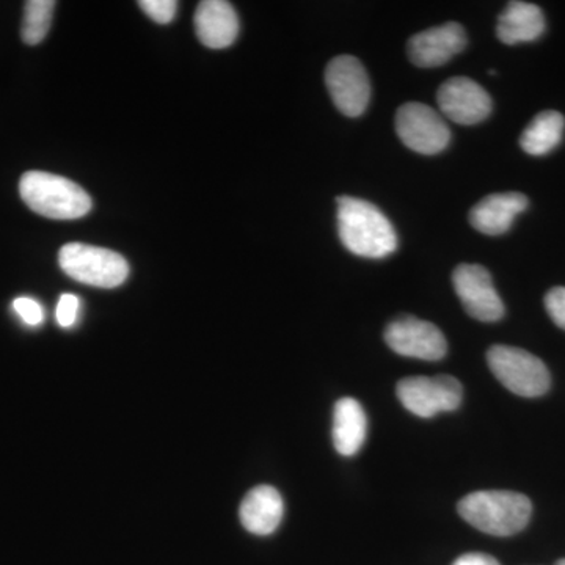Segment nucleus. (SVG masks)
Wrapping results in <instances>:
<instances>
[{
    "mask_svg": "<svg viewBox=\"0 0 565 565\" xmlns=\"http://www.w3.org/2000/svg\"><path fill=\"white\" fill-rule=\"evenodd\" d=\"M338 233L353 255L382 259L397 248V234L388 217L366 200L338 196Z\"/></svg>",
    "mask_w": 565,
    "mask_h": 565,
    "instance_id": "1",
    "label": "nucleus"
},
{
    "mask_svg": "<svg viewBox=\"0 0 565 565\" xmlns=\"http://www.w3.org/2000/svg\"><path fill=\"white\" fill-rule=\"evenodd\" d=\"M457 509L465 522L498 537H508L525 530L533 514L530 498L508 490H482L467 494Z\"/></svg>",
    "mask_w": 565,
    "mask_h": 565,
    "instance_id": "2",
    "label": "nucleus"
},
{
    "mask_svg": "<svg viewBox=\"0 0 565 565\" xmlns=\"http://www.w3.org/2000/svg\"><path fill=\"white\" fill-rule=\"evenodd\" d=\"M21 199L36 214L54 221H74L92 211V199L76 182L32 170L22 174Z\"/></svg>",
    "mask_w": 565,
    "mask_h": 565,
    "instance_id": "3",
    "label": "nucleus"
},
{
    "mask_svg": "<svg viewBox=\"0 0 565 565\" xmlns=\"http://www.w3.org/2000/svg\"><path fill=\"white\" fill-rule=\"evenodd\" d=\"M63 273L73 280L95 288L111 289L122 285L129 275V264L120 253L95 245L71 243L58 253Z\"/></svg>",
    "mask_w": 565,
    "mask_h": 565,
    "instance_id": "4",
    "label": "nucleus"
},
{
    "mask_svg": "<svg viewBox=\"0 0 565 565\" xmlns=\"http://www.w3.org/2000/svg\"><path fill=\"white\" fill-rule=\"evenodd\" d=\"M487 363L494 377L509 392L519 396H544L552 385V377L545 363L523 349L512 348V345H493L487 352Z\"/></svg>",
    "mask_w": 565,
    "mask_h": 565,
    "instance_id": "5",
    "label": "nucleus"
},
{
    "mask_svg": "<svg viewBox=\"0 0 565 565\" xmlns=\"http://www.w3.org/2000/svg\"><path fill=\"white\" fill-rule=\"evenodd\" d=\"M397 397L411 414L433 418L441 412L457 411L462 404V384L451 375L407 377L397 384Z\"/></svg>",
    "mask_w": 565,
    "mask_h": 565,
    "instance_id": "6",
    "label": "nucleus"
},
{
    "mask_svg": "<svg viewBox=\"0 0 565 565\" xmlns=\"http://www.w3.org/2000/svg\"><path fill=\"white\" fill-rule=\"evenodd\" d=\"M396 131L405 147L419 154H438L451 141L441 115L422 103H407L396 114Z\"/></svg>",
    "mask_w": 565,
    "mask_h": 565,
    "instance_id": "7",
    "label": "nucleus"
},
{
    "mask_svg": "<svg viewBox=\"0 0 565 565\" xmlns=\"http://www.w3.org/2000/svg\"><path fill=\"white\" fill-rule=\"evenodd\" d=\"M326 85L337 109L345 117H360L371 98L366 70L353 55H338L326 70Z\"/></svg>",
    "mask_w": 565,
    "mask_h": 565,
    "instance_id": "8",
    "label": "nucleus"
},
{
    "mask_svg": "<svg viewBox=\"0 0 565 565\" xmlns=\"http://www.w3.org/2000/svg\"><path fill=\"white\" fill-rule=\"evenodd\" d=\"M385 341L392 351L408 359L437 362L448 352L445 334L433 322L414 316H401L385 329Z\"/></svg>",
    "mask_w": 565,
    "mask_h": 565,
    "instance_id": "9",
    "label": "nucleus"
},
{
    "mask_svg": "<svg viewBox=\"0 0 565 565\" xmlns=\"http://www.w3.org/2000/svg\"><path fill=\"white\" fill-rule=\"evenodd\" d=\"M452 282L465 311L482 322H497L504 316V303L494 289L492 275L479 264H460Z\"/></svg>",
    "mask_w": 565,
    "mask_h": 565,
    "instance_id": "10",
    "label": "nucleus"
},
{
    "mask_svg": "<svg viewBox=\"0 0 565 565\" xmlns=\"http://www.w3.org/2000/svg\"><path fill=\"white\" fill-rule=\"evenodd\" d=\"M437 103L441 114L457 125H478L492 114L489 93L468 77L446 81L438 90Z\"/></svg>",
    "mask_w": 565,
    "mask_h": 565,
    "instance_id": "11",
    "label": "nucleus"
},
{
    "mask_svg": "<svg viewBox=\"0 0 565 565\" xmlns=\"http://www.w3.org/2000/svg\"><path fill=\"white\" fill-rule=\"evenodd\" d=\"M467 46V33L457 22L416 33L408 41V58L418 68H437L451 61Z\"/></svg>",
    "mask_w": 565,
    "mask_h": 565,
    "instance_id": "12",
    "label": "nucleus"
},
{
    "mask_svg": "<svg viewBox=\"0 0 565 565\" xmlns=\"http://www.w3.org/2000/svg\"><path fill=\"white\" fill-rule=\"evenodd\" d=\"M199 40L211 50L232 46L239 35V18L232 3L225 0H204L195 11Z\"/></svg>",
    "mask_w": 565,
    "mask_h": 565,
    "instance_id": "13",
    "label": "nucleus"
},
{
    "mask_svg": "<svg viewBox=\"0 0 565 565\" xmlns=\"http://www.w3.org/2000/svg\"><path fill=\"white\" fill-rule=\"evenodd\" d=\"M527 204L530 202L523 193H492L471 210V226L487 236H500L511 230L516 215L526 211Z\"/></svg>",
    "mask_w": 565,
    "mask_h": 565,
    "instance_id": "14",
    "label": "nucleus"
},
{
    "mask_svg": "<svg viewBox=\"0 0 565 565\" xmlns=\"http://www.w3.org/2000/svg\"><path fill=\"white\" fill-rule=\"evenodd\" d=\"M282 498L273 486H258L247 493L241 504V522L256 535L273 534L282 519Z\"/></svg>",
    "mask_w": 565,
    "mask_h": 565,
    "instance_id": "15",
    "label": "nucleus"
},
{
    "mask_svg": "<svg viewBox=\"0 0 565 565\" xmlns=\"http://www.w3.org/2000/svg\"><path fill=\"white\" fill-rule=\"evenodd\" d=\"M544 32V11L534 3L509 2L498 18V39L509 46L541 39Z\"/></svg>",
    "mask_w": 565,
    "mask_h": 565,
    "instance_id": "16",
    "label": "nucleus"
},
{
    "mask_svg": "<svg viewBox=\"0 0 565 565\" xmlns=\"http://www.w3.org/2000/svg\"><path fill=\"white\" fill-rule=\"evenodd\" d=\"M366 414L359 401L343 397L334 404L333 445L341 456H355L366 441Z\"/></svg>",
    "mask_w": 565,
    "mask_h": 565,
    "instance_id": "17",
    "label": "nucleus"
},
{
    "mask_svg": "<svg viewBox=\"0 0 565 565\" xmlns=\"http://www.w3.org/2000/svg\"><path fill=\"white\" fill-rule=\"evenodd\" d=\"M565 118L559 111L539 114L520 137V147L530 156H545L563 140Z\"/></svg>",
    "mask_w": 565,
    "mask_h": 565,
    "instance_id": "18",
    "label": "nucleus"
},
{
    "mask_svg": "<svg viewBox=\"0 0 565 565\" xmlns=\"http://www.w3.org/2000/svg\"><path fill=\"white\" fill-rule=\"evenodd\" d=\"M55 2L52 0H29L24 7V21H22V40L35 46L46 39L50 32L52 14Z\"/></svg>",
    "mask_w": 565,
    "mask_h": 565,
    "instance_id": "19",
    "label": "nucleus"
},
{
    "mask_svg": "<svg viewBox=\"0 0 565 565\" xmlns=\"http://www.w3.org/2000/svg\"><path fill=\"white\" fill-rule=\"evenodd\" d=\"M139 7L158 24H169L177 14L178 2L174 0H140Z\"/></svg>",
    "mask_w": 565,
    "mask_h": 565,
    "instance_id": "20",
    "label": "nucleus"
},
{
    "mask_svg": "<svg viewBox=\"0 0 565 565\" xmlns=\"http://www.w3.org/2000/svg\"><path fill=\"white\" fill-rule=\"evenodd\" d=\"M81 302L77 299V296L74 294H63L61 300L57 303V310H55V316H57L58 326L63 327V329H70L77 321V315H79Z\"/></svg>",
    "mask_w": 565,
    "mask_h": 565,
    "instance_id": "21",
    "label": "nucleus"
},
{
    "mask_svg": "<svg viewBox=\"0 0 565 565\" xmlns=\"http://www.w3.org/2000/svg\"><path fill=\"white\" fill-rule=\"evenodd\" d=\"M13 310L28 326L36 327L43 322L44 311L41 305L31 297H18L13 302Z\"/></svg>",
    "mask_w": 565,
    "mask_h": 565,
    "instance_id": "22",
    "label": "nucleus"
},
{
    "mask_svg": "<svg viewBox=\"0 0 565 565\" xmlns=\"http://www.w3.org/2000/svg\"><path fill=\"white\" fill-rule=\"evenodd\" d=\"M545 308L557 327L565 330V288L557 286L545 296Z\"/></svg>",
    "mask_w": 565,
    "mask_h": 565,
    "instance_id": "23",
    "label": "nucleus"
},
{
    "mask_svg": "<svg viewBox=\"0 0 565 565\" xmlns=\"http://www.w3.org/2000/svg\"><path fill=\"white\" fill-rule=\"evenodd\" d=\"M452 565H500V563L486 553H467V555L457 557Z\"/></svg>",
    "mask_w": 565,
    "mask_h": 565,
    "instance_id": "24",
    "label": "nucleus"
},
{
    "mask_svg": "<svg viewBox=\"0 0 565 565\" xmlns=\"http://www.w3.org/2000/svg\"><path fill=\"white\" fill-rule=\"evenodd\" d=\"M556 565H565V559L557 561Z\"/></svg>",
    "mask_w": 565,
    "mask_h": 565,
    "instance_id": "25",
    "label": "nucleus"
}]
</instances>
